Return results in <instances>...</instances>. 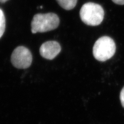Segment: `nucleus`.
<instances>
[{
	"mask_svg": "<svg viewBox=\"0 0 124 124\" xmlns=\"http://www.w3.org/2000/svg\"><path fill=\"white\" fill-rule=\"evenodd\" d=\"M60 23L58 16L54 13L38 14L34 16L31 23L33 34L49 32L56 29Z\"/></svg>",
	"mask_w": 124,
	"mask_h": 124,
	"instance_id": "nucleus-1",
	"label": "nucleus"
},
{
	"mask_svg": "<svg viewBox=\"0 0 124 124\" xmlns=\"http://www.w3.org/2000/svg\"><path fill=\"white\" fill-rule=\"evenodd\" d=\"M104 15L102 6L93 2L85 3L80 11L81 20L85 24L91 26L99 25L103 20Z\"/></svg>",
	"mask_w": 124,
	"mask_h": 124,
	"instance_id": "nucleus-2",
	"label": "nucleus"
},
{
	"mask_svg": "<svg viewBox=\"0 0 124 124\" xmlns=\"http://www.w3.org/2000/svg\"><path fill=\"white\" fill-rule=\"evenodd\" d=\"M116 51V45L111 37L103 36L96 41L93 46V53L95 59L104 62L113 56Z\"/></svg>",
	"mask_w": 124,
	"mask_h": 124,
	"instance_id": "nucleus-3",
	"label": "nucleus"
},
{
	"mask_svg": "<svg viewBox=\"0 0 124 124\" xmlns=\"http://www.w3.org/2000/svg\"><path fill=\"white\" fill-rule=\"evenodd\" d=\"M11 62L16 68H27L32 64V54L28 48L23 46H19L14 50L11 54Z\"/></svg>",
	"mask_w": 124,
	"mask_h": 124,
	"instance_id": "nucleus-4",
	"label": "nucleus"
},
{
	"mask_svg": "<svg viewBox=\"0 0 124 124\" xmlns=\"http://www.w3.org/2000/svg\"><path fill=\"white\" fill-rule=\"evenodd\" d=\"M61 51V46L55 41H48L42 44L39 50L41 56L47 60H53Z\"/></svg>",
	"mask_w": 124,
	"mask_h": 124,
	"instance_id": "nucleus-5",
	"label": "nucleus"
},
{
	"mask_svg": "<svg viewBox=\"0 0 124 124\" xmlns=\"http://www.w3.org/2000/svg\"><path fill=\"white\" fill-rule=\"evenodd\" d=\"M56 1L63 8L69 10L74 8L78 0H56Z\"/></svg>",
	"mask_w": 124,
	"mask_h": 124,
	"instance_id": "nucleus-6",
	"label": "nucleus"
},
{
	"mask_svg": "<svg viewBox=\"0 0 124 124\" xmlns=\"http://www.w3.org/2000/svg\"><path fill=\"white\" fill-rule=\"evenodd\" d=\"M5 29V18L3 10L0 9V38L4 33Z\"/></svg>",
	"mask_w": 124,
	"mask_h": 124,
	"instance_id": "nucleus-7",
	"label": "nucleus"
},
{
	"mask_svg": "<svg viewBox=\"0 0 124 124\" xmlns=\"http://www.w3.org/2000/svg\"><path fill=\"white\" fill-rule=\"evenodd\" d=\"M120 100H121L122 106L124 108V87L123 88L120 94Z\"/></svg>",
	"mask_w": 124,
	"mask_h": 124,
	"instance_id": "nucleus-8",
	"label": "nucleus"
},
{
	"mask_svg": "<svg viewBox=\"0 0 124 124\" xmlns=\"http://www.w3.org/2000/svg\"><path fill=\"white\" fill-rule=\"evenodd\" d=\"M114 3L118 5H124V0H112Z\"/></svg>",
	"mask_w": 124,
	"mask_h": 124,
	"instance_id": "nucleus-9",
	"label": "nucleus"
},
{
	"mask_svg": "<svg viewBox=\"0 0 124 124\" xmlns=\"http://www.w3.org/2000/svg\"><path fill=\"white\" fill-rule=\"evenodd\" d=\"M8 1H9V0H0V2L2 3H4Z\"/></svg>",
	"mask_w": 124,
	"mask_h": 124,
	"instance_id": "nucleus-10",
	"label": "nucleus"
}]
</instances>
